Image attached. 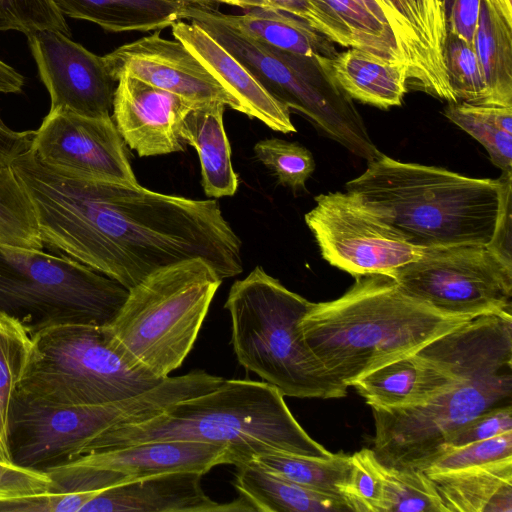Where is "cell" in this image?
<instances>
[{
    "label": "cell",
    "instance_id": "1",
    "mask_svg": "<svg viewBox=\"0 0 512 512\" xmlns=\"http://www.w3.org/2000/svg\"><path fill=\"white\" fill-rule=\"evenodd\" d=\"M50 248L130 290L168 265L202 258L222 279L243 271L241 240L215 199L67 177L29 149L10 165Z\"/></svg>",
    "mask_w": 512,
    "mask_h": 512
},
{
    "label": "cell",
    "instance_id": "2",
    "mask_svg": "<svg viewBox=\"0 0 512 512\" xmlns=\"http://www.w3.org/2000/svg\"><path fill=\"white\" fill-rule=\"evenodd\" d=\"M354 278L339 298L311 303L299 322L308 348L347 388L364 373L477 317L436 309L405 293L391 275Z\"/></svg>",
    "mask_w": 512,
    "mask_h": 512
},
{
    "label": "cell",
    "instance_id": "3",
    "mask_svg": "<svg viewBox=\"0 0 512 512\" xmlns=\"http://www.w3.org/2000/svg\"><path fill=\"white\" fill-rule=\"evenodd\" d=\"M160 440L223 445L235 466L269 454L324 459L334 455L302 428L277 388L266 382L232 379L179 401L151 419L108 429L79 456Z\"/></svg>",
    "mask_w": 512,
    "mask_h": 512
},
{
    "label": "cell",
    "instance_id": "4",
    "mask_svg": "<svg viewBox=\"0 0 512 512\" xmlns=\"http://www.w3.org/2000/svg\"><path fill=\"white\" fill-rule=\"evenodd\" d=\"M345 188L421 248L488 245L501 198L500 178L467 177L382 153Z\"/></svg>",
    "mask_w": 512,
    "mask_h": 512
},
{
    "label": "cell",
    "instance_id": "5",
    "mask_svg": "<svg viewBox=\"0 0 512 512\" xmlns=\"http://www.w3.org/2000/svg\"><path fill=\"white\" fill-rule=\"evenodd\" d=\"M311 303L256 266L233 283L224 305L231 343L238 362L284 397L342 398L347 387L330 376L299 329Z\"/></svg>",
    "mask_w": 512,
    "mask_h": 512
},
{
    "label": "cell",
    "instance_id": "6",
    "mask_svg": "<svg viewBox=\"0 0 512 512\" xmlns=\"http://www.w3.org/2000/svg\"><path fill=\"white\" fill-rule=\"evenodd\" d=\"M222 380L195 370L168 376L140 394L94 406L53 404L17 388L8 419L10 462L43 472L65 464L108 429L151 419L179 401L217 388Z\"/></svg>",
    "mask_w": 512,
    "mask_h": 512
},
{
    "label": "cell",
    "instance_id": "7",
    "mask_svg": "<svg viewBox=\"0 0 512 512\" xmlns=\"http://www.w3.org/2000/svg\"><path fill=\"white\" fill-rule=\"evenodd\" d=\"M222 281L202 258L168 265L131 288L104 327L128 358L166 378L193 348Z\"/></svg>",
    "mask_w": 512,
    "mask_h": 512
},
{
    "label": "cell",
    "instance_id": "8",
    "mask_svg": "<svg viewBox=\"0 0 512 512\" xmlns=\"http://www.w3.org/2000/svg\"><path fill=\"white\" fill-rule=\"evenodd\" d=\"M512 400V328L502 332L449 389L409 409L372 408L373 451L390 466L423 470L465 423Z\"/></svg>",
    "mask_w": 512,
    "mask_h": 512
},
{
    "label": "cell",
    "instance_id": "9",
    "mask_svg": "<svg viewBox=\"0 0 512 512\" xmlns=\"http://www.w3.org/2000/svg\"><path fill=\"white\" fill-rule=\"evenodd\" d=\"M128 292L71 257L0 243V317L31 338L63 325L106 326Z\"/></svg>",
    "mask_w": 512,
    "mask_h": 512
},
{
    "label": "cell",
    "instance_id": "10",
    "mask_svg": "<svg viewBox=\"0 0 512 512\" xmlns=\"http://www.w3.org/2000/svg\"><path fill=\"white\" fill-rule=\"evenodd\" d=\"M31 339L18 389L42 401L101 405L145 392L165 379L128 358L104 326L63 325Z\"/></svg>",
    "mask_w": 512,
    "mask_h": 512
},
{
    "label": "cell",
    "instance_id": "11",
    "mask_svg": "<svg viewBox=\"0 0 512 512\" xmlns=\"http://www.w3.org/2000/svg\"><path fill=\"white\" fill-rule=\"evenodd\" d=\"M392 276L405 293L446 313L511 312L512 266L487 245L424 248Z\"/></svg>",
    "mask_w": 512,
    "mask_h": 512
},
{
    "label": "cell",
    "instance_id": "12",
    "mask_svg": "<svg viewBox=\"0 0 512 512\" xmlns=\"http://www.w3.org/2000/svg\"><path fill=\"white\" fill-rule=\"evenodd\" d=\"M315 202L305 214V222L322 257L354 277L373 273L392 276L422 254L424 248L411 244L354 194H320Z\"/></svg>",
    "mask_w": 512,
    "mask_h": 512
},
{
    "label": "cell",
    "instance_id": "13",
    "mask_svg": "<svg viewBox=\"0 0 512 512\" xmlns=\"http://www.w3.org/2000/svg\"><path fill=\"white\" fill-rule=\"evenodd\" d=\"M30 149L42 165L67 177L138 184L111 116L50 110L34 131Z\"/></svg>",
    "mask_w": 512,
    "mask_h": 512
},
{
    "label": "cell",
    "instance_id": "14",
    "mask_svg": "<svg viewBox=\"0 0 512 512\" xmlns=\"http://www.w3.org/2000/svg\"><path fill=\"white\" fill-rule=\"evenodd\" d=\"M41 81L49 92L50 110L87 117H109L116 81L98 56L59 31L27 37Z\"/></svg>",
    "mask_w": 512,
    "mask_h": 512
},
{
    "label": "cell",
    "instance_id": "15",
    "mask_svg": "<svg viewBox=\"0 0 512 512\" xmlns=\"http://www.w3.org/2000/svg\"><path fill=\"white\" fill-rule=\"evenodd\" d=\"M112 78H138L193 103L220 101L241 112L234 99L201 61L179 40L159 31L124 44L103 56Z\"/></svg>",
    "mask_w": 512,
    "mask_h": 512
},
{
    "label": "cell",
    "instance_id": "16",
    "mask_svg": "<svg viewBox=\"0 0 512 512\" xmlns=\"http://www.w3.org/2000/svg\"><path fill=\"white\" fill-rule=\"evenodd\" d=\"M391 30L408 83L456 103L444 62L447 26L443 0H377Z\"/></svg>",
    "mask_w": 512,
    "mask_h": 512
},
{
    "label": "cell",
    "instance_id": "17",
    "mask_svg": "<svg viewBox=\"0 0 512 512\" xmlns=\"http://www.w3.org/2000/svg\"><path fill=\"white\" fill-rule=\"evenodd\" d=\"M181 96L122 75L114 91L112 119L124 140L140 157L184 150L181 126L195 106Z\"/></svg>",
    "mask_w": 512,
    "mask_h": 512
},
{
    "label": "cell",
    "instance_id": "18",
    "mask_svg": "<svg viewBox=\"0 0 512 512\" xmlns=\"http://www.w3.org/2000/svg\"><path fill=\"white\" fill-rule=\"evenodd\" d=\"M202 474L170 472L123 482L99 492L80 512H252L241 495L228 503L212 500L202 489Z\"/></svg>",
    "mask_w": 512,
    "mask_h": 512
},
{
    "label": "cell",
    "instance_id": "19",
    "mask_svg": "<svg viewBox=\"0 0 512 512\" xmlns=\"http://www.w3.org/2000/svg\"><path fill=\"white\" fill-rule=\"evenodd\" d=\"M172 35L182 42L240 105L241 113L272 130L296 132L290 110L274 98L225 48L193 22L176 21Z\"/></svg>",
    "mask_w": 512,
    "mask_h": 512
},
{
    "label": "cell",
    "instance_id": "20",
    "mask_svg": "<svg viewBox=\"0 0 512 512\" xmlns=\"http://www.w3.org/2000/svg\"><path fill=\"white\" fill-rule=\"evenodd\" d=\"M67 463L110 469L139 479L170 472L204 475L217 465L230 464V456L223 445L160 440L89 453Z\"/></svg>",
    "mask_w": 512,
    "mask_h": 512
},
{
    "label": "cell",
    "instance_id": "21",
    "mask_svg": "<svg viewBox=\"0 0 512 512\" xmlns=\"http://www.w3.org/2000/svg\"><path fill=\"white\" fill-rule=\"evenodd\" d=\"M226 107L220 101L195 105L184 117L180 132L183 142L196 150L204 192L213 198L233 196L238 189L223 123Z\"/></svg>",
    "mask_w": 512,
    "mask_h": 512
},
{
    "label": "cell",
    "instance_id": "22",
    "mask_svg": "<svg viewBox=\"0 0 512 512\" xmlns=\"http://www.w3.org/2000/svg\"><path fill=\"white\" fill-rule=\"evenodd\" d=\"M329 72L352 99L380 109L400 106L407 91V68L366 50L349 48L329 60Z\"/></svg>",
    "mask_w": 512,
    "mask_h": 512
},
{
    "label": "cell",
    "instance_id": "23",
    "mask_svg": "<svg viewBox=\"0 0 512 512\" xmlns=\"http://www.w3.org/2000/svg\"><path fill=\"white\" fill-rule=\"evenodd\" d=\"M427 475L446 512H512V458Z\"/></svg>",
    "mask_w": 512,
    "mask_h": 512
},
{
    "label": "cell",
    "instance_id": "24",
    "mask_svg": "<svg viewBox=\"0 0 512 512\" xmlns=\"http://www.w3.org/2000/svg\"><path fill=\"white\" fill-rule=\"evenodd\" d=\"M234 486L258 512H345L339 496L300 486L254 462L236 466Z\"/></svg>",
    "mask_w": 512,
    "mask_h": 512
},
{
    "label": "cell",
    "instance_id": "25",
    "mask_svg": "<svg viewBox=\"0 0 512 512\" xmlns=\"http://www.w3.org/2000/svg\"><path fill=\"white\" fill-rule=\"evenodd\" d=\"M222 18L246 36L271 48L310 58L332 59L338 51L329 38L305 21L275 8L249 9Z\"/></svg>",
    "mask_w": 512,
    "mask_h": 512
},
{
    "label": "cell",
    "instance_id": "26",
    "mask_svg": "<svg viewBox=\"0 0 512 512\" xmlns=\"http://www.w3.org/2000/svg\"><path fill=\"white\" fill-rule=\"evenodd\" d=\"M70 18L87 20L108 32L159 31L179 19L180 5L168 0H53Z\"/></svg>",
    "mask_w": 512,
    "mask_h": 512
},
{
    "label": "cell",
    "instance_id": "27",
    "mask_svg": "<svg viewBox=\"0 0 512 512\" xmlns=\"http://www.w3.org/2000/svg\"><path fill=\"white\" fill-rule=\"evenodd\" d=\"M474 47L490 103L512 106V19L498 0H481Z\"/></svg>",
    "mask_w": 512,
    "mask_h": 512
},
{
    "label": "cell",
    "instance_id": "28",
    "mask_svg": "<svg viewBox=\"0 0 512 512\" xmlns=\"http://www.w3.org/2000/svg\"><path fill=\"white\" fill-rule=\"evenodd\" d=\"M444 114L480 142L502 172H512V106L448 103Z\"/></svg>",
    "mask_w": 512,
    "mask_h": 512
},
{
    "label": "cell",
    "instance_id": "29",
    "mask_svg": "<svg viewBox=\"0 0 512 512\" xmlns=\"http://www.w3.org/2000/svg\"><path fill=\"white\" fill-rule=\"evenodd\" d=\"M251 462L307 489L339 497L338 487L346 479L351 465L350 455L344 454L324 459L278 453L263 455Z\"/></svg>",
    "mask_w": 512,
    "mask_h": 512
},
{
    "label": "cell",
    "instance_id": "30",
    "mask_svg": "<svg viewBox=\"0 0 512 512\" xmlns=\"http://www.w3.org/2000/svg\"><path fill=\"white\" fill-rule=\"evenodd\" d=\"M31 337L17 323L0 317V452L10 462L8 419L13 396L29 361Z\"/></svg>",
    "mask_w": 512,
    "mask_h": 512
},
{
    "label": "cell",
    "instance_id": "31",
    "mask_svg": "<svg viewBox=\"0 0 512 512\" xmlns=\"http://www.w3.org/2000/svg\"><path fill=\"white\" fill-rule=\"evenodd\" d=\"M384 512H446L428 475L421 469L377 462Z\"/></svg>",
    "mask_w": 512,
    "mask_h": 512
},
{
    "label": "cell",
    "instance_id": "32",
    "mask_svg": "<svg viewBox=\"0 0 512 512\" xmlns=\"http://www.w3.org/2000/svg\"><path fill=\"white\" fill-rule=\"evenodd\" d=\"M0 243L43 247L32 204L11 166L0 168Z\"/></svg>",
    "mask_w": 512,
    "mask_h": 512
},
{
    "label": "cell",
    "instance_id": "33",
    "mask_svg": "<svg viewBox=\"0 0 512 512\" xmlns=\"http://www.w3.org/2000/svg\"><path fill=\"white\" fill-rule=\"evenodd\" d=\"M444 62L456 103L492 105L474 44L447 32Z\"/></svg>",
    "mask_w": 512,
    "mask_h": 512
},
{
    "label": "cell",
    "instance_id": "34",
    "mask_svg": "<svg viewBox=\"0 0 512 512\" xmlns=\"http://www.w3.org/2000/svg\"><path fill=\"white\" fill-rule=\"evenodd\" d=\"M324 3L350 31L356 48L393 61H402L388 25L354 0H315ZM403 62V61H402Z\"/></svg>",
    "mask_w": 512,
    "mask_h": 512
},
{
    "label": "cell",
    "instance_id": "35",
    "mask_svg": "<svg viewBox=\"0 0 512 512\" xmlns=\"http://www.w3.org/2000/svg\"><path fill=\"white\" fill-rule=\"evenodd\" d=\"M256 159L269 169L283 186L305 189L315 169L312 154L304 146L279 138L258 141L253 148Z\"/></svg>",
    "mask_w": 512,
    "mask_h": 512
},
{
    "label": "cell",
    "instance_id": "36",
    "mask_svg": "<svg viewBox=\"0 0 512 512\" xmlns=\"http://www.w3.org/2000/svg\"><path fill=\"white\" fill-rule=\"evenodd\" d=\"M351 465L338 492L350 511L384 512V493L377 468L378 459L370 448L350 455Z\"/></svg>",
    "mask_w": 512,
    "mask_h": 512
},
{
    "label": "cell",
    "instance_id": "37",
    "mask_svg": "<svg viewBox=\"0 0 512 512\" xmlns=\"http://www.w3.org/2000/svg\"><path fill=\"white\" fill-rule=\"evenodd\" d=\"M15 30L27 37L43 30L71 37L65 16L53 0H0V31Z\"/></svg>",
    "mask_w": 512,
    "mask_h": 512
},
{
    "label": "cell",
    "instance_id": "38",
    "mask_svg": "<svg viewBox=\"0 0 512 512\" xmlns=\"http://www.w3.org/2000/svg\"><path fill=\"white\" fill-rule=\"evenodd\" d=\"M512 458V430L497 436L453 447L433 459L426 474L457 471Z\"/></svg>",
    "mask_w": 512,
    "mask_h": 512
},
{
    "label": "cell",
    "instance_id": "39",
    "mask_svg": "<svg viewBox=\"0 0 512 512\" xmlns=\"http://www.w3.org/2000/svg\"><path fill=\"white\" fill-rule=\"evenodd\" d=\"M44 472L51 479L48 491L56 493H99L134 479L118 471L70 463L48 468Z\"/></svg>",
    "mask_w": 512,
    "mask_h": 512
},
{
    "label": "cell",
    "instance_id": "40",
    "mask_svg": "<svg viewBox=\"0 0 512 512\" xmlns=\"http://www.w3.org/2000/svg\"><path fill=\"white\" fill-rule=\"evenodd\" d=\"M278 10L293 15L312 26L332 42L346 48H356L355 41L344 23L328 8L315 0H268Z\"/></svg>",
    "mask_w": 512,
    "mask_h": 512
},
{
    "label": "cell",
    "instance_id": "41",
    "mask_svg": "<svg viewBox=\"0 0 512 512\" xmlns=\"http://www.w3.org/2000/svg\"><path fill=\"white\" fill-rule=\"evenodd\" d=\"M512 430V404L493 407L460 427L448 440L443 451L488 439Z\"/></svg>",
    "mask_w": 512,
    "mask_h": 512
},
{
    "label": "cell",
    "instance_id": "42",
    "mask_svg": "<svg viewBox=\"0 0 512 512\" xmlns=\"http://www.w3.org/2000/svg\"><path fill=\"white\" fill-rule=\"evenodd\" d=\"M98 493L44 492L29 496L0 499V512H80Z\"/></svg>",
    "mask_w": 512,
    "mask_h": 512
},
{
    "label": "cell",
    "instance_id": "43",
    "mask_svg": "<svg viewBox=\"0 0 512 512\" xmlns=\"http://www.w3.org/2000/svg\"><path fill=\"white\" fill-rule=\"evenodd\" d=\"M50 486L47 473L0 460V499L44 493Z\"/></svg>",
    "mask_w": 512,
    "mask_h": 512
},
{
    "label": "cell",
    "instance_id": "44",
    "mask_svg": "<svg viewBox=\"0 0 512 512\" xmlns=\"http://www.w3.org/2000/svg\"><path fill=\"white\" fill-rule=\"evenodd\" d=\"M512 172H502L501 198L498 217L490 243L487 245L502 261L512 266L511 256V210H512Z\"/></svg>",
    "mask_w": 512,
    "mask_h": 512
},
{
    "label": "cell",
    "instance_id": "45",
    "mask_svg": "<svg viewBox=\"0 0 512 512\" xmlns=\"http://www.w3.org/2000/svg\"><path fill=\"white\" fill-rule=\"evenodd\" d=\"M447 32L474 44L481 0H443Z\"/></svg>",
    "mask_w": 512,
    "mask_h": 512
},
{
    "label": "cell",
    "instance_id": "46",
    "mask_svg": "<svg viewBox=\"0 0 512 512\" xmlns=\"http://www.w3.org/2000/svg\"><path fill=\"white\" fill-rule=\"evenodd\" d=\"M34 131H15L0 116V168L8 167L31 147Z\"/></svg>",
    "mask_w": 512,
    "mask_h": 512
},
{
    "label": "cell",
    "instance_id": "47",
    "mask_svg": "<svg viewBox=\"0 0 512 512\" xmlns=\"http://www.w3.org/2000/svg\"><path fill=\"white\" fill-rule=\"evenodd\" d=\"M23 85L24 77L0 60V93H19Z\"/></svg>",
    "mask_w": 512,
    "mask_h": 512
},
{
    "label": "cell",
    "instance_id": "48",
    "mask_svg": "<svg viewBox=\"0 0 512 512\" xmlns=\"http://www.w3.org/2000/svg\"><path fill=\"white\" fill-rule=\"evenodd\" d=\"M217 4L225 3L243 9L274 8L268 0H214Z\"/></svg>",
    "mask_w": 512,
    "mask_h": 512
},
{
    "label": "cell",
    "instance_id": "49",
    "mask_svg": "<svg viewBox=\"0 0 512 512\" xmlns=\"http://www.w3.org/2000/svg\"><path fill=\"white\" fill-rule=\"evenodd\" d=\"M381 23L388 25L377 0H354Z\"/></svg>",
    "mask_w": 512,
    "mask_h": 512
},
{
    "label": "cell",
    "instance_id": "50",
    "mask_svg": "<svg viewBox=\"0 0 512 512\" xmlns=\"http://www.w3.org/2000/svg\"><path fill=\"white\" fill-rule=\"evenodd\" d=\"M171 2L178 3L180 5H199V6H211L217 4L214 0H168Z\"/></svg>",
    "mask_w": 512,
    "mask_h": 512
},
{
    "label": "cell",
    "instance_id": "51",
    "mask_svg": "<svg viewBox=\"0 0 512 512\" xmlns=\"http://www.w3.org/2000/svg\"><path fill=\"white\" fill-rule=\"evenodd\" d=\"M500 6L502 7L503 11L507 15L509 19H512V4L511 0H498Z\"/></svg>",
    "mask_w": 512,
    "mask_h": 512
},
{
    "label": "cell",
    "instance_id": "52",
    "mask_svg": "<svg viewBox=\"0 0 512 512\" xmlns=\"http://www.w3.org/2000/svg\"><path fill=\"white\" fill-rule=\"evenodd\" d=\"M0 460L5 461V459L3 458V456H2V454H1V452H0Z\"/></svg>",
    "mask_w": 512,
    "mask_h": 512
}]
</instances>
